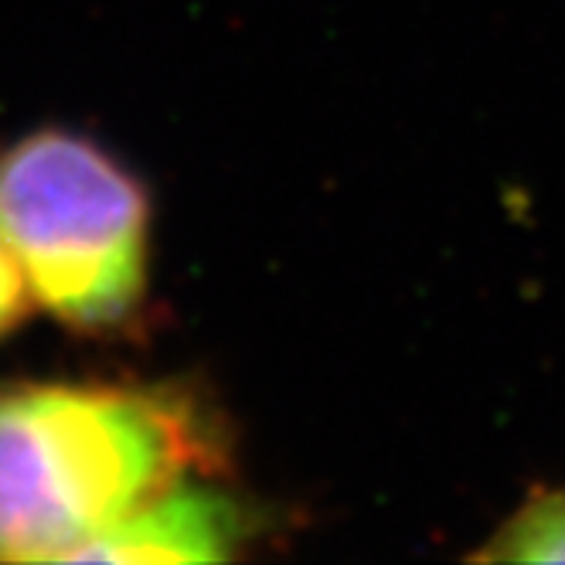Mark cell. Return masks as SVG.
Here are the masks:
<instances>
[{
	"mask_svg": "<svg viewBox=\"0 0 565 565\" xmlns=\"http://www.w3.org/2000/svg\"><path fill=\"white\" fill-rule=\"evenodd\" d=\"M209 454L191 402L168 388L0 392V558L68 562Z\"/></svg>",
	"mask_w": 565,
	"mask_h": 565,
	"instance_id": "cell-1",
	"label": "cell"
},
{
	"mask_svg": "<svg viewBox=\"0 0 565 565\" xmlns=\"http://www.w3.org/2000/svg\"><path fill=\"white\" fill-rule=\"evenodd\" d=\"M0 238L38 303L83 331H106L147 290L150 201L86 137L42 130L0 153Z\"/></svg>",
	"mask_w": 565,
	"mask_h": 565,
	"instance_id": "cell-2",
	"label": "cell"
},
{
	"mask_svg": "<svg viewBox=\"0 0 565 565\" xmlns=\"http://www.w3.org/2000/svg\"><path fill=\"white\" fill-rule=\"evenodd\" d=\"M249 535L238 501L181 480L78 545L68 562H225Z\"/></svg>",
	"mask_w": 565,
	"mask_h": 565,
	"instance_id": "cell-3",
	"label": "cell"
},
{
	"mask_svg": "<svg viewBox=\"0 0 565 565\" xmlns=\"http://www.w3.org/2000/svg\"><path fill=\"white\" fill-rule=\"evenodd\" d=\"M480 562H565V491L535 494L521 504L491 542L473 552Z\"/></svg>",
	"mask_w": 565,
	"mask_h": 565,
	"instance_id": "cell-4",
	"label": "cell"
},
{
	"mask_svg": "<svg viewBox=\"0 0 565 565\" xmlns=\"http://www.w3.org/2000/svg\"><path fill=\"white\" fill-rule=\"evenodd\" d=\"M31 287H28V279L14 259V253L8 249V242L0 238V338H4L8 331H14L24 313L31 310Z\"/></svg>",
	"mask_w": 565,
	"mask_h": 565,
	"instance_id": "cell-5",
	"label": "cell"
}]
</instances>
